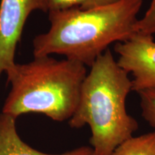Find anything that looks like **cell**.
Here are the masks:
<instances>
[{"label":"cell","instance_id":"obj_1","mask_svg":"<svg viewBox=\"0 0 155 155\" xmlns=\"http://www.w3.org/2000/svg\"><path fill=\"white\" fill-rule=\"evenodd\" d=\"M142 0H118L92 9L49 12V30L33 40L34 57L64 55L91 67L112 43L135 32Z\"/></svg>","mask_w":155,"mask_h":155},{"label":"cell","instance_id":"obj_2","mask_svg":"<svg viewBox=\"0 0 155 155\" xmlns=\"http://www.w3.org/2000/svg\"><path fill=\"white\" fill-rule=\"evenodd\" d=\"M131 91L129 74L119 66L111 50H106L87 73L78 105L69 120L72 128L90 127L94 155H111L138 129V122L126 106Z\"/></svg>","mask_w":155,"mask_h":155},{"label":"cell","instance_id":"obj_3","mask_svg":"<svg viewBox=\"0 0 155 155\" xmlns=\"http://www.w3.org/2000/svg\"><path fill=\"white\" fill-rule=\"evenodd\" d=\"M10 92L2 113L17 118L28 113L42 114L56 121L70 120L80 100L86 66L70 59L34 57L15 63L6 71Z\"/></svg>","mask_w":155,"mask_h":155},{"label":"cell","instance_id":"obj_4","mask_svg":"<svg viewBox=\"0 0 155 155\" xmlns=\"http://www.w3.org/2000/svg\"><path fill=\"white\" fill-rule=\"evenodd\" d=\"M119 66L133 76L132 91L138 93L155 86V42L152 35L134 32L115 43Z\"/></svg>","mask_w":155,"mask_h":155},{"label":"cell","instance_id":"obj_5","mask_svg":"<svg viewBox=\"0 0 155 155\" xmlns=\"http://www.w3.org/2000/svg\"><path fill=\"white\" fill-rule=\"evenodd\" d=\"M35 10L48 12L45 0H1L0 77L16 63L15 52L25 23Z\"/></svg>","mask_w":155,"mask_h":155},{"label":"cell","instance_id":"obj_6","mask_svg":"<svg viewBox=\"0 0 155 155\" xmlns=\"http://www.w3.org/2000/svg\"><path fill=\"white\" fill-rule=\"evenodd\" d=\"M16 118L0 114V155H94L91 147H81L61 154H48L32 148L21 139Z\"/></svg>","mask_w":155,"mask_h":155},{"label":"cell","instance_id":"obj_7","mask_svg":"<svg viewBox=\"0 0 155 155\" xmlns=\"http://www.w3.org/2000/svg\"><path fill=\"white\" fill-rule=\"evenodd\" d=\"M111 155H155V130L132 136L116 147Z\"/></svg>","mask_w":155,"mask_h":155},{"label":"cell","instance_id":"obj_8","mask_svg":"<svg viewBox=\"0 0 155 155\" xmlns=\"http://www.w3.org/2000/svg\"><path fill=\"white\" fill-rule=\"evenodd\" d=\"M118 0H45L46 8L50 11L63 10L73 7L92 9L114 3Z\"/></svg>","mask_w":155,"mask_h":155},{"label":"cell","instance_id":"obj_9","mask_svg":"<svg viewBox=\"0 0 155 155\" xmlns=\"http://www.w3.org/2000/svg\"><path fill=\"white\" fill-rule=\"evenodd\" d=\"M141 116L155 129V86L139 91Z\"/></svg>","mask_w":155,"mask_h":155},{"label":"cell","instance_id":"obj_10","mask_svg":"<svg viewBox=\"0 0 155 155\" xmlns=\"http://www.w3.org/2000/svg\"><path fill=\"white\" fill-rule=\"evenodd\" d=\"M135 31L144 34H155V0H152L144 16L136 22Z\"/></svg>","mask_w":155,"mask_h":155}]
</instances>
